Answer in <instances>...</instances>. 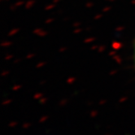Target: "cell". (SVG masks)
<instances>
[{"label": "cell", "instance_id": "1", "mask_svg": "<svg viewBox=\"0 0 135 135\" xmlns=\"http://www.w3.org/2000/svg\"><path fill=\"white\" fill-rule=\"evenodd\" d=\"M134 61H135V45H134Z\"/></svg>", "mask_w": 135, "mask_h": 135}]
</instances>
